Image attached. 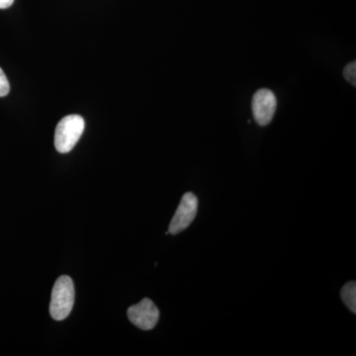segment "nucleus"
Segmentation results:
<instances>
[{
	"label": "nucleus",
	"mask_w": 356,
	"mask_h": 356,
	"mask_svg": "<svg viewBox=\"0 0 356 356\" xmlns=\"http://www.w3.org/2000/svg\"><path fill=\"white\" fill-rule=\"evenodd\" d=\"M14 0H0V9H6L13 6Z\"/></svg>",
	"instance_id": "1a4fd4ad"
},
{
	"label": "nucleus",
	"mask_w": 356,
	"mask_h": 356,
	"mask_svg": "<svg viewBox=\"0 0 356 356\" xmlns=\"http://www.w3.org/2000/svg\"><path fill=\"white\" fill-rule=\"evenodd\" d=\"M252 105V113L257 123L261 126H266L273 119L277 100L273 91L262 88L255 92Z\"/></svg>",
	"instance_id": "39448f33"
},
{
	"label": "nucleus",
	"mask_w": 356,
	"mask_h": 356,
	"mask_svg": "<svg viewBox=\"0 0 356 356\" xmlns=\"http://www.w3.org/2000/svg\"><path fill=\"white\" fill-rule=\"evenodd\" d=\"M129 320L143 331L153 330L158 324L159 311L152 300L145 298L128 309Z\"/></svg>",
	"instance_id": "20e7f679"
},
{
	"label": "nucleus",
	"mask_w": 356,
	"mask_h": 356,
	"mask_svg": "<svg viewBox=\"0 0 356 356\" xmlns=\"http://www.w3.org/2000/svg\"><path fill=\"white\" fill-rule=\"evenodd\" d=\"M343 76L346 77L348 83L353 84V86H356V63L353 62L346 65V69L343 70Z\"/></svg>",
	"instance_id": "0eeeda50"
},
{
	"label": "nucleus",
	"mask_w": 356,
	"mask_h": 356,
	"mask_svg": "<svg viewBox=\"0 0 356 356\" xmlns=\"http://www.w3.org/2000/svg\"><path fill=\"white\" fill-rule=\"evenodd\" d=\"M84 127L83 118L79 115H69L63 118L55 132V147L58 153H70L81 139Z\"/></svg>",
	"instance_id": "f03ea898"
},
{
	"label": "nucleus",
	"mask_w": 356,
	"mask_h": 356,
	"mask_svg": "<svg viewBox=\"0 0 356 356\" xmlns=\"http://www.w3.org/2000/svg\"><path fill=\"white\" fill-rule=\"evenodd\" d=\"M197 197L191 192L185 193L170 224L168 233L177 235L191 226L197 214Z\"/></svg>",
	"instance_id": "7ed1b4c3"
},
{
	"label": "nucleus",
	"mask_w": 356,
	"mask_h": 356,
	"mask_svg": "<svg viewBox=\"0 0 356 356\" xmlns=\"http://www.w3.org/2000/svg\"><path fill=\"white\" fill-rule=\"evenodd\" d=\"M74 303V286L70 276L58 278L51 291L50 314L56 321L69 317Z\"/></svg>",
	"instance_id": "f257e3e1"
},
{
	"label": "nucleus",
	"mask_w": 356,
	"mask_h": 356,
	"mask_svg": "<svg viewBox=\"0 0 356 356\" xmlns=\"http://www.w3.org/2000/svg\"><path fill=\"white\" fill-rule=\"evenodd\" d=\"M341 299L353 313L356 312V283L355 281L346 283L341 292Z\"/></svg>",
	"instance_id": "423d86ee"
},
{
	"label": "nucleus",
	"mask_w": 356,
	"mask_h": 356,
	"mask_svg": "<svg viewBox=\"0 0 356 356\" xmlns=\"http://www.w3.org/2000/svg\"><path fill=\"white\" fill-rule=\"evenodd\" d=\"M10 91V84L4 74L3 70L0 67V97H4Z\"/></svg>",
	"instance_id": "6e6552de"
}]
</instances>
